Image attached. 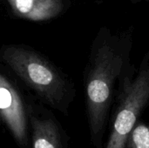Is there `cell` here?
Listing matches in <instances>:
<instances>
[{"mask_svg": "<svg viewBox=\"0 0 149 148\" xmlns=\"http://www.w3.org/2000/svg\"><path fill=\"white\" fill-rule=\"evenodd\" d=\"M122 65L121 55L105 44L98 49L91 65L86 86V103L90 143L93 148H103L114 83Z\"/></svg>", "mask_w": 149, "mask_h": 148, "instance_id": "obj_1", "label": "cell"}, {"mask_svg": "<svg viewBox=\"0 0 149 148\" xmlns=\"http://www.w3.org/2000/svg\"><path fill=\"white\" fill-rule=\"evenodd\" d=\"M3 59L29 86L53 106L65 101V83L58 72L37 53L20 46L10 45L1 51Z\"/></svg>", "mask_w": 149, "mask_h": 148, "instance_id": "obj_2", "label": "cell"}, {"mask_svg": "<svg viewBox=\"0 0 149 148\" xmlns=\"http://www.w3.org/2000/svg\"><path fill=\"white\" fill-rule=\"evenodd\" d=\"M149 103V67L127 82L111 120L110 133L105 148H124L127 140Z\"/></svg>", "mask_w": 149, "mask_h": 148, "instance_id": "obj_3", "label": "cell"}, {"mask_svg": "<svg viewBox=\"0 0 149 148\" xmlns=\"http://www.w3.org/2000/svg\"><path fill=\"white\" fill-rule=\"evenodd\" d=\"M0 117L21 145L26 142V116L22 99L10 81L0 73Z\"/></svg>", "mask_w": 149, "mask_h": 148, "instance_id": "obj_4", "label": "cell"}, {"mask_svg": "<svg viewBox=\"0 0 149 148\" xmlns=\"http://www.w3.org/2000/svg\"><path fill=\"white\" fill-rule=\"evenodd\" d=\"M16 16L41 22L57 17L63 10L62 0H6Z\"/></svg>", "mask_w": 149, "mask_h": 148, "instance_id": "obj_5", "label": "cell"}, {"mask_svg": "<svg viewBox=\"0 0 149 148\" xmlns=\"http://www.w3.org/2000/svg\"><path fill=\"white\" fill-rule=\"evenodd\" d=\"M33 148H65L58 125L51 119L32 120Z\"/></svg>", "mask_w": 149, "mask_h": 148, "instance_id": "obj_6", "label": "cell"}, {"mask_svg": "<svg viewBox=\"0 0 149 148\" xmlns=\"http://www.w3.org/2000/svg\"><path fill=\"white\" fill-rule=\"evenodd\" d=\"M124 148H149V124L138 120Z\"/></svg>", "mask_w": 149, "mask_h": 148, "instance_id": "obj_7", "label": "cell"}]
</instances>
